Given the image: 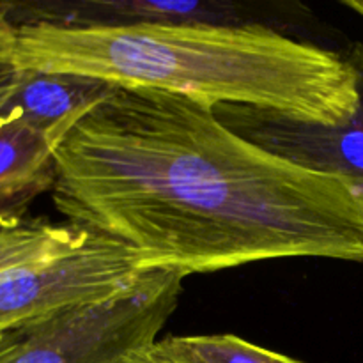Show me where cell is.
<instances>
[{
	"label": "cell",
	"mask_w": 363,
	"mask_h": 363,
	"mask_svg": "<svg viewBox=\"0 0 363 363\" xmlns=\"http://www.w3.org/2000/svg\"><path fill=\"white\" fill-rule=\"evenodd\" d=\"M52 197L69 225L131 248L144 272L363 264V204L347 181L266 151L172 92L110 89L60 142Z\"/></svg>",
	"instance_id": "cell-1"
},
{
	"label": "cell",
	"mask_w": 363,
	"mask_h": 363,
	"mask_svg": "<svg viewBox=\"0 0 363 363\" xmlns=\"http://www.w3.org/2000/svg\"><path fill=\"white\" fill-rule=\"evenodd\" d=\"M4 62L209 106L269 110L318 126H337L358 108V77L346 55L261 23L23 21Z\"/></svg>",
	"instance_id": "cell-2"
},
{
	"label": "cell",
	"mask_w": 363,
	"mask_h": 363,
	"mask_svg": "<svg viewBox=\"0 0 363 363\" xmlns=\"http://www.w3.org/2000/svg\"><path fill=\"white\" fill-rule=\"evenodd\" d=\"M183 279L145 272L119 296L0 335V363H116L145 350L176 311Z\"/></svg>",
	"instance_id": "cell-3"
},
{
	"label": "cell",
	"mask_w": 363,
	"mask_h": 363,
	"mask_svg": "<svg viewBox=\"0 0 363 363\" xmlns=\"http://www.w3.org/2000/svg\"><path fill=\"white\" fill-rule=\"evenodd\" d=\"M144 273L131 248L89 233L73 252L0 275V335L119 296Z\"/></svg>",
	"instance_id": "cell-4"
},
{
	"label": "cell",
	"mask_w": 363,
	"mask_h": 363,
	"mask_svg": "<svg viewBox=\"0 0 363 363\" xmlns=\"http://www.w3.org/2000/svg\"><path fill=\"white\" fill-rule=\"evenodd\" d=\"M358 77V108L337 126L300 123L243 105L213 106L216 117L247 140L305 169L347 181L363 204V43L344 53Z\"/></svg>",
	"instance_id": "cell-5"
},
{
	"label": "cell",
	"mask_w": 363,
	"mask_h": 363,
	"mask_svg": "<svg viewBox=\"0 0 363 363\" xmlns=\"http://www.w3.org/2000/svg\"><path fill=\"white\" fill-rule=\"evenodd\" d=\"M110 89L91 78L20 69L0 62V126L71 130Z\"/></svg>",
	"instance_id": "cell-6"
},
{
	"label": "cell",
	"mask_w": 363,
	"mask_h": 363,
	"mask_svg": "<svg viewBox=\"0 0 363 363\" xmlns=\"http://www.w3.org/2000/svg\"><path fill=\"white\" fill-rule=\"evenodd\" d=\"M23 13L11 16L14 23L23 21H53L64 25H123L138 21L158 23H245L238 13L240 7L223 2H155V0H123V2H71V4H11Z\"/></svg>",
	"instance_id": "cell-7"
},
{
	"label": "cell",
	"mask_w": 363,
	"mask_h": 363,
	"mask_svg": "<svg viewBox=\"0 0 363 363\" xmlns=\"http://www.w3.org/2000/svg\"><path fill=\"white\" fill-rule=\"evenodd\" d=\"M67 133L23 124L0 126V216H20L28 202L52 190L55 152Z\"/></svg>",
	"instance_id": "cell-8"
},
{
	"label": "cell",
	"mask_w": 363,
	"mask_h": 363,
	"mask_svg": "<svg viewBox=\"0 0 363 363\" xmlns=\"http://www.w3.org/2000/svg\"><path fill=\"white\" fill-rule=\"evenodd\" d=\"M87 236V230L73 225L0 216V275L73 252Z\"/></svg>",
	"instance_id": "cell-9"
},
{
	"label": "cell",
	"mask_w": 363,
	"mask_h": 363,
	"mask_svg": "<svg viewBox=\"0 0 363 363\" xmlns=\"http://www.w3.org/2000/svg\"><path fill=\"white\" fill-rule=\"evenodd\" d=\"M149 351L167 363H303L234 335H172Z\"/></svg>",
	"instance_id": "cell-10"
},
{
	"label": "cell",
	"mask_w": 363,
	"mask_h": 363,
	"mask_svg": "<svg viewBox=\"0 0 363 363\" xmlns=\"http://www.w3.org/2000/svg\"><path fill=\"white\" fill-rule=\"evenodd\" d=\"M16 23L9 14V4L0 2V62L7 59L14 45Z\"/></svg>",
	"instance_id": "cell-11"
},
{
	"label": "cell",
	"mask_w": 363,
	"mask_h": 363,
	"mask_svg": "<svg viewBox=\"0 0 363 363\" xmlns=\"http://www.w3.org/2000/svg\"><path fill=\"white\" fill-rule=\"evenodd\" d=\"M149 347H145V350H142V351H137V353L128 354V357L121 358V360H117L116 363H167L163 360H158L156 357H152L151 351H149Z\"/></svg>",
	"instance_id": "cell-12"
},
{
	"label": "cell",
	"mask_w": 363,
	"mask_h": 363,
	"mask_svg": "<svg viewBox=\"0 0 363 363\" xmlns=\"http://www.w3.org/2000/svg\"><path fill=\"white\" fill-rule=\"evenodd\" d=\"M344 6L350 7L351 11H354L357 14H360L363 18V0H344Z\"/></svg>",
	"instance_id": "cell-13"
}]
</instances>
